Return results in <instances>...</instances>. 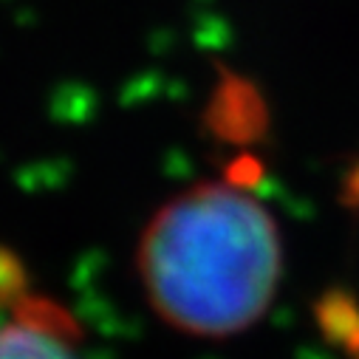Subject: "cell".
I'll return each instance as SVG.
<instances>
[{"mask_svg":"<svg viewBox=\"0 0 359 359\" xmlns=\"http://www.w3.org/2000/svg\"><path fill=\"white\" fill-rule=\"evenodd\" d=\"M263 178H266V164L255 150H235V156L224 167V182L246 193H255L263 184Z\"/></svg>","mask_w":359,"mask_h":359,"instance_id":"6","label":"cell"},{"mask_svg":"<svg viewBox=\"0 0 359 359\" xmlns=\"http://www.w3.org/2000/svg\"><path fill=\"white\" fill-rule=\"evenodd\" d=\"M26 294H32V280L23 257L0 243V311H12Z\"/></svg>","mask_w":359,"mask_h":359,"instance_id":"5","label":"cell"},{"mask_svg":"<svg viewBox=\"0 0 359 359\" xmlns=\"http://www.w3.org/2000/svg\"><path fill=\"white\" fill-rule=\"evenodd\" d=\"M85 331L46 294H26L0 323V359H82Z\"/></svg>","mask_w":359,"mask_h":359,"instance_id":"2","label":"cell"},{"mask_svg":"<svg viewBox=\"0 0 359 359\" xmlns=\"http://www.w3.org/2000/svg\"><path fill=\"white\" fill-rule=\"evenodd\" d=\"M311 320L331 348L359 356V294L348 286H331L317 294Z\"/></svg>","mask_w":359,"mask_h":359,"instance_id":"4","label":"cell"},{"mask_svg":"<svg viewBox=\"0 0 359 359\" xmlns=\"http://www.w3.org/2000/svg\"><path fill=\"white\" fill-rule=\"evenodd\" d=\"M204 133L232 150H255L272 133V111L263 91L246 74L218 65L201 111Z\"/></svg>","mask_w":359,"mask_h":359,"instance_id":"3","label":"cell"},{"mask_svg":"<svg viewBox=\"0 0 359 359\" xmlns=\"http://www.w3.org/2000/svg\"><path fill=\"white\" fill-rule=\"evenodd\" d=\"M283 257L280 224L255 193L201 182L150 215L136 246V275L164 325L226 339L272 309Z\"/></svg>","mask_w":359,"mask_h":359,"instance_id":"1","label":"cell"},{"mask_svg":"<svg viewBox=\"0 0 359 359\" xmlns=\"http://www.w3.org/2000/svg\"><path fill=\"white\" fill-rule=\"evenodd\" d=\"M356 359H359V356H356Z\"/></svg>","mask_w":359,"mask_h":359,"instance_id":"8","label":"cell"},{"mask_svg":"<svg viewBox=\"0 0 359 359\" xmlns=\"http://www.w3.org/2000/svg\"><path fill=\"white\" fill-rule=\"evenodd\" d=\"M339 207L345 212H353L359 215V158L351 161V167L345 170L342 175V182H339Z\"/></svg>","mask_w":359,"mask_h":359,"instance_id":"7","label":"cell"}]
</instances>
